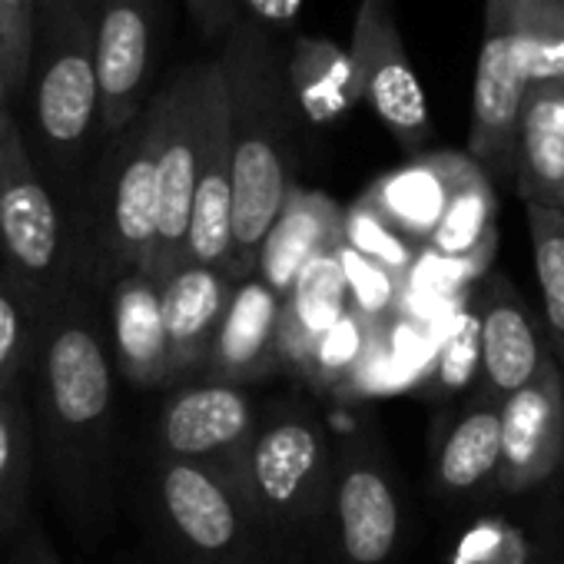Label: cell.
Instances as JSON below:
<instances>
[{"instance_id": "1", "label": "cell", "mask_w": 564, "mask_h": 564, "mask_svg": "<svg viewBox=\"0 0 564 564\" xmlns=\"http://www.w3.org/2000/svg\"><path fill=\"white\" fill-rule=\"evenodd\" d=\"M97 290L80 286L47 319L28 372L37 468L74 531L97 544L120 488V405Z\"/></svg>"}, {"instance_id": "2", "label": "cell", "mask_w": 564, "mask_h": 564, "mask_svg": "<svg viewBox=\"0 0 564 564\" xmlns=\"http://www.w3.org/2000/svg\"><path fill=\"white\" fill-rule=\"evenodd\" d=\"M232 173V275L256 269V252L296 186L300 110L286 87L275 34L239 18L216 57Z\"/></svg>"}, {"instance_id": "3", "label": "cell", "mask_w": 564, "mask_h": 564, "mask_svg": "<svg viewBox=\"0 0 564 564\" xmlns=\"http://www.w3.org/2000/svg\"><path fill=\"white\" fill-rule=\"evenodd\" d=\"M336 442L326 419L300 399H272L249 445L226 471L246 511L269 544L272 564H310L329 481Z\"/></svg>"}, {"instance_id": "4", "label": "cell", "mask_w": 564, "mask_h": 564, "mask_svg": "<svg viewBox=\"0 0 564 564\" xmlns=\"http://www.w3.org/2000/svg\"><path fill=\"white\" fill-rule=\"evenodd\" d=\"M97 0H67L41 8L31 64L28 153L57 199L74 213L87 183L84 163L100 137V94L94 64ZM24 133V130H21Z\"/></svg>"}, {"instance_id": "5", "label": "cell", "mask_w": 564, "mask_h": 564, "mask_svg": "<svg viewBox=\"0 0 564 564\" xmlns=\"http://www.w3.org/2000/svg\"><path fill=\"white\" fill-rule=\"evenodd\" d=\"M163 104L150 97L143 113L104 150L74 206L84 259V286L107 293L127 272L153 269L160 229V156Z\"/></svg>"}, {"instance_id": "6", "label": "cell", "mask_w": 564, "mask_h": 564, "mask_svg": "<svg viewBox=\"0 0 564 564\" xmlns=\"http://www.w3.org/2000/svg\"><path fill=\"white\" fill-rule=\"evenodd\" d=\"M143 521L170 564H272L226 471L150 458Z\"/></svg>"}, {"instance_id": "7", "label": "cell", "mask_w": 564, "mask_h": 564, "mask_svg": "<svg viewBox=\"0 0 564 564\" xmlns=\"http://www.w3.org/2000/svg\"><path fill=\"white\" fill-rule=\"evenodd\" d=\"M0 265L47 316L84 286L74 216L34 166L21 127L11 133L0 186Z\"/></svg>"}, {"instance_id": "8", "label": "cell", "mask_w": 564, "mask_h": 564, "mask_svg": "<svg viewBox=\"0 0 564 564\" xmlns=\"http://www.w3.org/2000/svg\"><path fill=\"white\" fill-rule=\"evenodd\" d=\"M402 538L399 485L372 432L336 445L333 481L313 554L326 564H389Z\"/></svg>"}, {"instance_id": "9", "label": "cell", "mask_w": 564, "mask_h": 564, "mask_svg": "<svg viewBox=\"0 0 564 564\" xmlns=\"http://www.w3.org/2000/svg\"><path fill=\"white\" fill-rule=\"evenodd\" d=\"M528 87L514 0H485V31L471 87L468 156L491 183H511L514 130Z\"/></svg>"}, {"instance_id": "10", "label": "cell", "mask_w": 564, "mask_h": 564, "mask_svg": "<svg viewBox=\"0 0 564 564\" xmlns=\"http://www.w3.org/2000/svg\"><path fill=\"white\" fill-rule=\"evenodd\" d=\"M213 84H216V61L189 64L160 94L163 104V133H160V156H156L160 229H156V256L150 269L156 282L186 262L199 133H203V117Z\"/></svg>"}, {"instance_id": "11", "label": "cell", "mask_w": 564, "mask_h": 564, "mask_svg": "<svg viewBox=\"0 0 564 564\" xmlns=\"http://www.w3.org/2000/svg\"><path fill=\"white\" fill-rule=\"evenodd\" d=\"M259 409L242 386L193 379L176 386L150 425V458L229 471L256 432Z\"/></svg>"}, {"instance_id": "12", "label": "cell", "mask_w": 564, "mask_h": 564, "mask_svg": "<svg viewBox=\"0 0 564 564\" xmlns=\"http://www.w3.org/2000/svg\"><path fill=\"white\" fill-rule=\"evenodd\" d=\"M349 57L362 104L409 153H422L432 137V113L422 80L409 61L392 0H362L352 24Z\"/></svg>"}, {"instance_id": "13", "label": "cell", "mask_w": 564, "mask_h": 564, "mask_svg": "<svg viewBox=\"0 0 564 564\" xmlns=\"http://www.w3.org/2000/svg\"><path fill=\"white\" fill-rule=\"evenodd\" d=\"M166 0H97L94 64L100 137L123 133L150 104Z\"/></svg>"}, {"instance_id": "14", "label": "cell", "mask_w": 564, "mask_h": 564, "mask_svg": "<svg viewBox=\"0 0 564 564\" xmlns=\"http://www.w3.org/2000/svg\"><path fill=\"white\" fill-rule=\"evenodd\" d=\"M564 458V376L547 356L531 382L501 399L498 471L501 491H528L554 475Z\"/></svg>"}, {"instance_id": "15", "label": "cell", "mask_w": 564, "mask_h": 564, "mask_svg": "<svg viewBox=\"0 0 564 564\" xmlns=\"http://www.w3.org/2000/svg\"><path fill=\"white\" fill-rule=\"evenodd\" d=\"M279 310H282V300L265 282H259L256 275L239 279L229 293L223 319L213 333L199 379L246 389L249 382L275 376L282 369Z\"/></svg>"}, {"instance_id": "16", "label": "cell", "mask_w": 564, "mask_h": 564, "mask_svg": "<svg viewBox=\"0 0 564 564\" xmlns=\"http://www.w3.org/2000/svg\"><path fill=\"white\" fill-rule=\"evenodd\" d=\"M104 336L113 372L133 389L170 386V343L160 306V282L147 272H127L107 290Z\"/></svg>"}, {"instance_id": "17", "label": "cell", "mask_w": 564, "mask_h": 564, "mask_svg": "<svg viewBox=\"0 0 564 564\" xmlns=\"http://www.w3.org/2000/svg\"><path fill=\"white\" fill-rule=\"evenodd\" d=\"M186 259L199 265H213L229 279H236L232 275V173H229V133H226V100H223L219 70L209 90L203 133H199Z\"/></svg>"}, {"instance_id": "18", "label": "cell", "mask_w": 564, "mask_h": 564, "mask_svg": "<svg viewBox=\"0 0 564 564\" xmlns=\"http://www.w3.org/2000/svg\"><path fill=\"white\" fill-rule=\"evenodd\" d=\"M475 163L468 153H422L402 170H392L359 199L376 219H382L409 246L422 249L438 226L455 189L471 176Z\"/></svg>"}, {"instance_id": "19", "label": "cell", "mask_w": 564, "mask_h": 564, "mask_svg": "<svg viewBox=\"0 0 564 564\" xmlns=\"http://www.w3.org/2000/svg\"><path fill=\"white\" fill-rule=\"evenodd\" d=\"M339 246H346V209L326 193L293 186L256 252L252 275L282 300L313 259Z\"/></svg>"}, {"instance_id": "20", "label": "cell", "mask_w": 564, "mask_h": 564, "mask_svg": "<svg viewBox=\"0 0 564 564\" xmlns=\"http://www.w3.org/2000/svg\"><path fill=\"white\" fill-rule=\"evenodd\" d=\"M232 286L236 279L226 272L189 259L160 279V306L170 343V386L199 379Z\"/></svg>"}, {"instance_id": "21", "label": "cell", "mask_w": 564, "mask_h": 564, "mask_svg": "<svg viewBox=\"0 0 564 564\" xmlns=\"http://www.w3.org/2000/svg\"><path fill=\"white\" fill-rule=\"evenodd\" d=\"M478 366L485 376V392L495 399L511 395L534 379L547 359L541 336L531 323L528 306L505 275H491L478 293Z\"/></svg>"}, {"instance_id": "22", "label": "cell", "mask_w": 564, "mask_h": 564, "mask_svg": "<svg viewBox=\"0 0 564 564\" xmlns=\"http://www.w3.org/2000/svg\"><path fill=\"white\" fill-rule=\"evenodd\" d=\"M511 186L521 203L564 213V84H534L514 130Z\"/></svg>"}, {"instance_id": "23", "label": "cell", "mask_w": 564, "mask_h": 564, "mask_svg": "<svg viewBox=\"0 0 564 564\" xmlns=\"http://www.w3.org/2000/svg\"><path fill=\"white\" fill-rule=\"evenodd\" d=\"M349 313V272L343 262V246L313 259L293 290L282 296L279 310V359L282 369L303 372L319 339Z\"/></svg>"}, {"instance_id": "24", "label": "cell", "mask_w": 564, "mask_h": 564, "mask_svg": "<svg viewBox=\"0 0 564 564\" xmlns=\"http://www.w3.org/2000/svg\"><path fill=\"white\" fill-rule=\"evenodd\" d=\"M282 70L300 120L310 127H333L362 104L352 57L333 37L296 34L282 47Z\"/></svg>"}, {"instance_id": "25", "label": "cell", "mask_w": 564, "mask_h": 564, "mask_svg": "<svg viewBox=\"0 0 564 564\" xmlns=\"http://www.w3.org/2000/svg\"><path fill=\"white\" fill-rule=\"evenodd\" d=\"M498 412L501 399L481 395L452 422L435 452V485L445 495H468L498 471Z\"/></svg>"}, {"instance_id": "26", "label": "cell", "mask_w": 564, "mask_h": 564, "mask_svg": "<svg viewBox=\"0 0 564 564\" xmlns=\"http://www.w3.org/2000/svg\"><path fill=\"white\" fill-rule=\"evenodd\" d=\"M495 216H498L495 183L475 166L471 176L448 199L425 249L442 259H452V262L488 265V259L495 252V239H498Z\"/></svg>"}, {"instance_id": "27", "label": "cell", "mask_w": 564, "mask_h": 564, "mask_svg": "<svg viewBox=\"0 0 564 564\" xmlns=\"http://www.w3.org/2000/svg\"><path fill=\"white\" fill-rule=\"evenodd\" d=\"M37 478L28 382L0 392V534L24 524Z\"/></svg>"}, {"instance_id": "28", "label": "cell", "mask_w": 564, "mask_h": 564, "mask_svg": "<svg viewBox=\"0 0 564 564\" xmlns=\"http://www.w3.org/2000/svg\"><path fill=\"white\" fill-rule=\"evenodd\" d=\"M551 349L564 362V213L524 203Z\"/></svg>"}, {"instance_id": "29", "label": "cell", "mask_w": 564, "mask_h": 564, "mask_svg": "<svg viewBox=\"0 0 564 564\" xmlns=\"http://www.w3.org/2000/svg\"><path fill=\"white\" fill-rule=\"evenodd\" d=\"M47 313L0 265V392L28 382Z\"/></svg>"}, {"instance_id": "30", "label": "cell", "mask_w": 564, "mask_h": 564, "mask_svg": "<svg viewBox=\"0 0 564 564\" xmlns=\"http://www.w3.org/2000/svg\"><path fill=\"white\" fill-rule=\"evenodd\" d=\"M528 84L564 80V0H514Z\"/></svg>"}, {"instance_id": "31", "label": "cell", "mask_w": 564, "mask_h": 564, "mask_svg": "<svg viewBox=\"0 0 564 564\" xmlns=\"http://www.w3.org/2000/svg\"><path fill=\"white\" fill-rule=\"evenodd\" d=\"M369 339H372V319L349 310L319 339V346L313 349V356H310V362H306V369L300 376L306 382L319 386V389H333L336 382L349 379L359 369V362H362V356L369 349Z\"/></svg>"}, {"instance_id": "32", "label": "cell", "mask_w": 564, "mask_h": 564, "mask_svg": "<svg viewBox=\"0 0 564 564\" xmlns=\"http://www.w3.org/2000/svg\"><path fill=\"white\" fill-rule=\"evenodd\" d=\"M37 0H0V70H4L8 94L28 90L34 44H37Z\"/></svg>"}, {"instance_id": "33", "label": "cell", "mask_w": 564, "mask_h": 564, "mask_svg": "<svg viewBox=\"0 0 564 564\" xmlns=\"http://www.w3.org/2000/svg\"><path fill=\"white\" fill-rule=\"evenodd\" d=\"M183 4L206 44H223L232 24L242 18L239 0H183Z\"/></svg>"}, {"instance_id": "34", "label": "cell", "mask_w": 564, "mask_h": 564, "mask_svg": "<svg viewBox=\"0 0 564 564\" xmlns=\"http://www.w3.org/2000/svg\"><path fill=\"white\" fill-rule=\"evenodd\" d=\"M478 362V316L475 310L462 319L458 333L448 343L445 362H442V379L448 386H462L465 379H471V366Z\"/></svg>"}, {"instance_id": "35", "label": "cell", "mask_w": 564, "mask_h": 564, "mask_svg": "<svg viewBox=\"0 0 564 564\" xmlns=\"http://www.w3.org/2000/svg\"><path fill=\"white\" fill-rule=\"evenodd\" d=\"M242 18L252 21L256 28L279 34V31H293L303 11V0H239Z\"/></svg>"}, {"instance_id": "36", "label": "cell", "mask_w": 564, "mask_h": 564, "mask_svg": "<svg viewBox=\"0 0 564 564\" xmlns=\"http://www.w3.org/2000/svg\"><path fill=\"white\" fill-rule=\"evenodd\" d=\"M8 564H64V557L57 554V547L51 544V538L41 528H28V531H21Z\"/></svg>"}, {"instance_id": "37", "label": "cell", "mask_w": 564, "mask_h": 564, "mask_svg": "<svg viewBox=\"0 0 564 564\" xmlns=\"http://www.w3.org/2000/svg\"><path fill=\"white\" fill-rule=\"evenodd\" d=\"M14 117L0 113V186H4V173H8V147H11V133H14Z\"/></svg>"}, {"instance_id": "38", "label": "cell", "mask_w": 564, "mask_h": 564, "mask_svg": "<svg viewBox=\"0 0 564 564\" xmlns=\"http://www.w3.org/2000/svg\"><path fill=\"white\" fill-rule=\"evenodd\" d=\"M8 100H11V94H8V84H4V70H0V113H11Z\"/></svg>"}, {"instance_id": "39", "label": "cell", "mask_w": 564, "mask_h": 564, "mask_svg": "<svg viewBox=\"0 0 564 564\" xmlns=\"http://www.w3.org/2000/svg\"><path fill=\"white\" fill-rule=\"evenodd\" d=\"M41 8H54V4H67V0H37Z\"/></svg>"}, {"instance_id": "40", "label": "cell", "mask_w": 564, "mask_h": 564, "mask_svg": "<svg viewBox=\"0 0 564 564\" xmlns=\"http://www.w3.org/2000/svg\"><path fill=\"white\" fill-rule=\"evenodd\" d=\"M561 84H564V80H561Z\"/></svg>"}]
</instances>
